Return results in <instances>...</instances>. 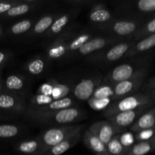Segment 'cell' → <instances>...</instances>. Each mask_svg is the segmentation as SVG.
<instances>
[{
    "label": "cell",
    "instance_id": "cell-1",
    "mask_svg": "<svg viewBox=\"0 0 155 155\" xmlns=\"http://www.w3.org/2000/svg\"><path fill=\"white\" fill-rule=\"evenodd\" d=\"M148 68H150L149 56L133 58V60L120 64L109 71L103 77L102 83L114 86L120 82L133 78Z\"/></svg>",
    "mask_w": 155,
    "mask_h": 155
},
{
    "label": "cell",
    "instance_id": "cell-2",
    "mask_svg": "<svg viewBox=\"0 0 155 155\" xmlns=\"http://www.w3.org/2000/svg\"><path fill=\"white\" fill-rule=\"evenodd\" d=\"M24 115L29 120L44 124H71L80 120L85 117V114L83 110L74 107L46 113H38L27 109Z\"/></svg>",
    "mask_w": 155,
    "mask_h": 155
},
{
    "label": "cell",
    "instance_id": "cell-3",
    "mask_svg": "<svg viewBox=\"0 0 155 155\" xmlns=\"http://www.w3.org/2000/svg\"><path fill=\"white\" fill-rule=\"evenodd\" d=\"M143 18L136 17L114 18L107 25L97 30L104 32L108 36L124 39H133L134 34L143 24Z\"/></svg>",
    "mask_w": 155,
    "mask_h": 155
},
{
    "label": "cell",
    "instance_id": "cell-4",
    "mask_svg": "<svg viewBox=\"0 0 155 155\" xmlns=\"http://www.w3.org/2000/svg\"><path fill=\"white\" fill-rule=\"evenodd\" d=\"M84 127V125H68L52 127L44 130L36 137L40 144L39 155L44 154L69 136L83 131Z\"/></svg>",
    "mask_w": 155,
    "mask_h": 155
},
{
    "label": "cell",
    "instance_id": "cell-5",
    "mask_svg": "<svg viewBox=\"0 0 155 155\" xmlns=\"http://www.w3.org/2000/svg\"><path fill=\"white\" fill-rule=\"evenodd\" d=\"M134 39H125L114 44L101 51L88 56L86 60L94 64L105 66L122 59L135 44Z\"/></svg>",
    "mask_w": 155,
    "mask_h": 155
},
{
    "label": "cell",
    "instance_id": "cell-6",
    "mask_svg": "<svg viewBox=\"0 0 155 155\" xmlns=\"http://www.w3.org/2000/svg\"><path fill=\"white\" fill-rule=\"evenodd\" d=\"M155 104V100L151 98L147 92H137L136 94L125 97L124 98L114 101L104 110L106 117L113 116L121 112L136 110L144 106Z\"/></svg>",
    "mask_w": 155,
    "mask_h": 155
},
{
    "label": "cell",
    "instance_id": "cell-7",
    "mask_svg": "<svg viewBox=\"0 0 155 155\" xmlns=\"http://www.w3.org/2000/svg\"><path fill=\"white\" fill-rule=\"evenodd\" d=\"M150 68L143 70L141 73L133 77V78L124 81L120 82L114 85V98L113 101L130 96L133 94L137 93L138 91L142 89L146 82L147 77L149 74Z\"/></svg>",
    "mask_w": 155,
    "mask_h": 155
},
{
    "label": "cell",
    "instance_id": "cell-8",
    "mask_svg": "<svg viewBox=\"0 0 155 155\" xmlns=\"http://www.w3.org/2000/svg\"><path fill=\"white\" fill-rule=\"evenodd\" d=\"M123 40H125V39L110 36L92 37L86 43L83 44L71 57L79 58L83 57V56H89Z\"/></svg>",
    "mask_w": 155,
    "mask_h": 155
},
{
    "label": "cell",
    "instance_id": "cell-9",
    "mask_svg": "<svg viewBox=\"0 0 155 155\" xmlns=\"http://www.w3.org/2000/svg\"><path fill=\"white\" fill-rule=\"evenodd\" d=\"M78 32L66 30L54 38L53 42L46 48V56L48 59L58 60L67 58L68 48L71 41L78 34Z\"/></svg>",
    "mask_w": 155,
    "mask_h": 155
},
{
    "label": "cell",
    "instance_id": "cell-10",
    "mask_svg": "<svg viewBox=\"0 0 155 155\" xmlns=\"http://www.w3.org/2000/svg\"><path fill=\"white\" fill-rule=\"evenodd\" d=\"M153 106L154 104H150V105L139 107L136 110L116 114L113 116L107 117V120L114 126L117 129H118L121 133H124L127 129L130 128L136 123L141 115L151 109Z\"/></svg>",
    "mask_w": 155,
    "mask_h": 155
},
{
    "label": "cell",
    "instance_id": "cell-11",
    "mask_svg": "<svg viewBox=\"0 0 155 155\" xmlns=\"http://www.w3.org/2000/svg\"><path fill=\"white\" fill-rule=\"evenodd\" d=\"M102 80L103 77L101 74L82 79L73 89L74 97L80 101H88L95 89L101 84Z\"/></svg>",
    "mask_w": 155,
    "mask_h": 155
},
{
    "label": "cell",
    "instance_id": "cell-12",
    "mask_svg": "<svg viewBox=\"0 0 155 155\" xmlns=\"http://www.w3.org/2000/svg\"><path fill=\"white\" fill-rule=\"evenodd\" d=\"M27 104L21 97L12 93H0V112L2 114H24Z\"/></svg>",
    "mask_w": 155,
    "mask_h": 155
},
{
    "label": "cell",
    "instance_id": "cell-13",
    "mask_svg": "<svg viewBox=\"0 0 155 155\" xmlns=\"http://www.w3.org/2000/svg\"><path fill=\"white\" fill-rule=\"evenodd\" d=\"M80 8H71L64 13H60L48 31L44 34L45 38H56L66 31V28L71 21L77 17Z\"/></svg>",
    "mask_w": 155,
    "mask_h": 155
},
{
    "label": "cell",
    "instance_id": "cell-14",
    "mask_svg": "<svg viewBox=\"0 0 155 155\" xmlns=\"http://www.w3.org/2000/svg\"><path fill=\"white\" fill-rule=\"evenodd\" d=\"M89 21L98 29L103 26L107 25L114 19V15L107 9V6L104 3H95L93 5L89 13Z\"/></svg>",
    "mask_w": 155,
    "mask_h": 155
},
{
    "label": "cell",
    "instance_id": "cell-15",
    "mask_svg": "<svg viewBox=\"0 0 155 155\" xmlns=\"http://www.w3.org/2000/svg\"><path fill=\"white\" fill-rule=\"evenodd\" d=\"M88 130L98 138L104 145H107L115 136L120 134L118 129L112 125L109 121H97L90 126Z\"/></svg>",
    "mask_w": 155,
    "mask_h": 155
},
{
    "label": "cell",
    "instance_id": "cell-16",
    "mask_svg": "<svg viewBox=\"0 0 155 155\" xmlns=\"http://www.w3.org/2000/svg\"><path fill=\"white\" fill-rule=\"evenodd\" d=\"M71 86L66 83H60L55 80H50L39 86L37 94L48 95L54 101L66 98L71 92Z\"/></svg>",
    "mask_w": 155,
    "mask_h": 155
},
{
    "label": "cell",
    "instance_id": "cell-17",
    "mask_svg": "<svg viewBox=\"0 0 155 155\" xmlns=\"http://www.w3.org/2000/svg\"><path fill=\"white\" fill-rule=\"evenodd\" d=\"M43 2L40 0H20V2L12 7L6 13L0 16L2 19H8L22 16L42 7Z\"/></svg>",
    "mask_w": 155,
    "mask_h": 155
},
{
    "label": "cell",
    "instance_id": "cell-18",
    "mask_svg": "<svg viewBox=\"0 0 155 155\" xmlns=\"http://www.w3.org/2000/svg\"><path fill=\"white\" fill-rule=\"evenodd\" d=\"M154 48H155V33L149 35L135 42L134 45L129 49L122 59L127 60L138 57L140 54L150 51Z\"/></svg>",
    "mask_w": 155,
    "mask_h": 155
},
{
    "label": "cell",
    "instance_id": "cell-19",
    "mask_svg": "<svg viewBox=\"0 0 155 155\" xmlns=\"http://www.w3.org/2000/svg\"><path fill=\"white\" fill-rule=\"evenodd\" d=\"M59 15L60 13H51L41 17L39 20L36 21L33 27L30 30L27 34V37L35 38L40 35L45 34Z\"/></svg>",
    "mask_w": 155,
    "mask_h": 155
},
{
    "label": "cell",
    "instance_id": "cell-20",
    "mask_svg": "<svg viewBox=\"0 0 155 155\" xmlns=\"http://www.w3.org/2000/svg\"><path fill=\"white\" fill-rule=\"evenodd\" d=\"M82 136H83V131L72 135L41 155H61L79 143Z\"/></svg>",
    "mask_w": 155,
    "mask_h": 155
},
{
    "label": "cell",
    "instance_id": "cell-21",
    "mask_svg": "<svg viewBox=\"0 0 155 155\" xmlns=\"http://www.w3.org/2000/svg\"><path fill=\"white\" fill-rule=\"evenodd\" d=\"M152 128H155V105L141 115L130 130L133 133H136L141 130Z\"/></svg>",
    "mask_w": 155,
    "mask_h": 155
},
{
    "label": "cell",
    "instance_id": "cell-22",
    "mask_svg": "<svg viewBox=\"0 0 155 155\" xmlns=\"http://www.w3.org/2000/svg\"><path fill=\"white\" fill-rule=\"evenodd\" d=\"M130 4H131V5L124 3V5H121L120 6H118V8L122 11H130L133 9L136 13L141 15L155 13V0H139L133 3L130 2Z\"/></svg>",
    "mask_w": 155,
    "mask_h": 155
},
{
    "label": "cell",
    "instance_id": "cell-23",
    "mask_svg": "<svg viewBox=\"0 0 155 155\" xmlns=\"http://www.w3.org/2000/svg\"><path fill=\"white\" fill-rule=\"evenodd\" d=\"M74 105V101L72 98L66 97V98H61V99L56 100L52 101L46 105L42 106L39 107H28L27 110H32V111L38 112V113H46V112L55 111V110H61V109L68 108V107H73Z\"/></svg>",
    "mask_w": 155,
    "mask_h": 155
},
{
    "label": "cell",
    "instance_id": "cell-24",
    "mask_svg": "<svg viewBox=\"0 0 155 155\" xmlns=\"http://www.w3.org/2000/svg\"><path fill=\"white\" fill-rule=\"evenodd\" d=\"M83 140L85 145L95 154H106L107 152L106 145L98 139L97 136L92 134L89 130H86L83 133Z\"/></svg>",
    "mask_w": 155,
    "mask_h": 155
},
{
    "label": "cell",
    "instance_id": "cell-25",
    "mask_svg": "<svg viewBox=\"0 0 155 155\" xmlns=\"http://www.w3.org/2000/svg\"><path fill=\"white\" fill-rule=\"evenodd\" d=\"M15 150L20 154L24 155H39L40 144L37 138L21 141L16 144Z\"/></svg>",
    "mask_w": 155,
    "mask_h": 155
},
{
    "label": "cell",
    "instance_id": "cell-26",
    "mask_svg": "<svg viewBox=\"0 0 155 155\" xmlns=\"http://www.w3.org/2000/svg\"><path fill=\"white\" fill-rule=\"evenodd\" d=\"M27 81L24 77L18 74H11L6 78L5 86L8 92L17 95V93L22 92L27 86Z\"/></svg>",
    "mask_w": 155,
    "mask_h": 155
},
{
    "label": "cell",
    "instance_id": "cell-27",
    "mask_svg": "<svg viewBox=\"0 0 155 155\" xmlns=\"http://www.w3.org/2000/svg\"><path fill=\"white\" fill-rule=\"evenodd\" d=\"M155 151V138L135 143L129 149L127 155H146Z\"/></svg>",
    "mask_w": 155,
    "mask_h": 155
},
{
    "label": "cell",
    "instance_id": "cell-28",
    "mask_svg": "<svg viewBox=\"0 0 155 155\" xmlns=\"http://www.w3.org/2000/svg\"><path fill=\"white\" fill-rule=\"evenodd\" d=\"M36 21V18L21 20L11 26L8 30V33L12 36H19V35L30 32Z\"/></svg>",
    "mask_w": 155,
    "mask_h": 155
},
{
    "label": "cell",
    "instance_id": "cell-29",
    "mask_svg": "<svg viewBox=\"0 0 155 155\" xmlns=\"http://www.w3.org/2000/svg\"><path fill=\"white\" fill-rule=\"evenodd\" d=\"M46 61L42 57H35L29 61L25 65L26 71L28 74L33 76H37L42 74L46 68Z\"/></svg>",
    "mask_w": 155,
    "mask_h": 155
},
{
    "label": "cell",
    "instance_id": "cell-30",
    "mask_svg": "<svg viewBox=\"0 0 155 155\" xmlns=\"http://www.w3.org/2000/svg\"><path fill=\"white\" fill-rule=\"evenodd\" d=\"M154 33H155V15L151 19H149L148 21L143 23L140 28L134 34L133 39L135 42H137Z\"/></svg>",
    "mask_w": 155,
    "mask_h": 155
},
{
    "label": "cell",
    "instance_id": "cell-31",
    "mask_svg": "<svg viewBox=\"0 0 155 155\" xmlns=\"http://www.w3.org/2000/svg\"><path fill=\"white\" fill-rule=\"evenodd\" d=\"M108 154L110 155H127L129 149L123 146L120 141V134L115 136L106 145Z\"/></svg>",
    "mask_w": 155,
    "mask_h": 155
},
{
    "label": "cell",
    "instance_id": "cell-32",
    "mask_svg": "<svg viewBox=\"0 0 155 155\" xmlns=\"http://www.w3.org/2000/svg\"><path fill=\"white\" fill-rule=\"evenodd\" d=\"M91 98L103 99V98H110L113 101L114 89L113 86L101 83V84L95 89L93 95Z\"/></svg>",
    "mask_w": 155,
    "mask_h": 155
},
{
    "label": "cell",
    "instance_id": "cell-33",
    "mask_svg": "<svg viewBox=\"0 0 155 155\" xmlns=\"http://www.w3.org/2000/svg\"><path fill=\"white\" fill-rule=\"evenodd\" d=\"M20 134L19 127L14 124H0V139H12Z\"/></svg>",
    "mask_w": 155,
    "mask_h": 155
},
{
    "label": "cell",
    "instance_id": "cell-34",
    "mask_svg": "<svg viewBox=\"0 0 155 155\" xmlns=\"http://www.w3.org/2000/svg\"><path fill=\"white\" fill-rule=\"evenodd\" d=\"M111 99L110 98H103V99H98V98H90L88 100V104L93 110H104L107 108L109 105L111 104Z\"/></svg>",
    "mask_w": 155,
    "mask_h": 155
},
{
    "label": "cell",
    "instance_id": "cell-35",
    "mask_svg": "<svg viewBox=\"0 0 155 155\" xmlns=\"http://www.w3.org/2000/svg\"><path fill=\"white\" fill-rule=\"evenodd\" d=\"M155 136V128L141 130L134 133L135 139L137 142H144L153 139Z\"/></svg>",
    "mask_w": 155,
    "mask_h": 155
},
{
    "label": "cell",
    "instance_id": "cell-36",
    "mask_svg": "<svg viewBox=\"0 0 155 155\" xmlns=\"http://www.w3.org/2000/svg\"><path fill=\"white\" fill-rule=\"evenodd\" d=\"M135 136L134 133L132 132H124L120 134V141L123 146L130 149L135 144Z\"/></svg>",
    "mask_w": 155,
    "mask_h": 155
},
{
    "label": "cell",
    "instance_id": "cell-37",
    "mask_svg": "<svg viewBox=\"0 0 155 155\" xmlns=\"http://www.w3.org/2000/svg\"><path fill=\"white\" fill-rule=\"evenodd\" d=\"M64 2L73 8H81L83 7L93 5L97 2L94 0H65Z\"/></svg>",
    "mask_w": 155,
    "mask_h": 155
},
{
    "label": "cell",
    "instance_id": "cell-38",
    "mask_svg": "<svg viewBox=\"0 0 155 155\" xmlns=\"http://www.w3.org/2000/svg\"><path fill=\"white\" fill-rule=\"evenodd\" d=\"M20 2V0H7V1H0V16L10 10L12 7L16 5Z\"/></svg>",
    "mask_w": 155,
    "mask_h": 155
},
{
    "label": "cell",
    "instance_id": "cell-39",
    "mask_svg": "<svg viewBox=\"0 0 155 155\" xmlns=\"http://www.w3.org/2000/svg\"><path fill=\"white\" fill-rule=\"evenodd\" d=\"M153 89H155V76L151 77L148 81L145 82L144 86H142V90L143 91V92H145Z\"/></svg>",
    "mask_w": 155,
    "mask_h": 155
},
{
    "label": "cell",
    "instance_id": "cell-40",
    "mask_svg": "<svg viewBox=\"0 0 155 155\" xmlns=\"http://www.w3.org/2000/svg\"><path fill=\"white\" fill-rule=\"evenodd\" d=\"M10 58V53L6 51H0V67L2 68L7 63Z\"/></svg>",
    "mask_w": 155,
    "mask_h": 155
},
{
    "label": "cell",
    "instance_id": "cell-41",
    "mask_svg": "<svg viewBox=\"0 0 155 155\" xmlns=\"http://www.w3.org/2000/svg\"><path fill=\"white\" fill-rule=\"evenodd\" d=\"M147 92V93H148V95L151 96V98H153V99L155 100V89H151V90L148 91V92Z\"/></svg>",
    "mask_w": 155,
    "mask_h": 155
},
{
    "label": "cell",
    "instance_id": "cell-42",
    "mask_svg": "<svg viewBox=\"0 0 155 155\" xmlns=\"http://www.w3.org/2000/svg\"><path fill=\"white\" fill-rule=\"evenodd\" d=\"M3 35H4V30H3V28L2 27V25L0 24V38L2 37Z\"/></svg>",
    "mask_w": 155,
    "mask_h": 155
},
{
    "label": "cell",
    "instance_id": "cell-43",
    "mask_svg": "<svg viewBox=\"0 0 155 155\" xmlns=\"http://www.w3.org/2000/svg\"><path fill=\"white\" fill-rule=\"evenodd\" d=\"M2 92V82H1V80H0V93H1Z\"/></svg>",
    "mask_w": 155,
    "mask_h": 155
},
{
    "label": "cell",
    "instance_id": "cell-44",
    "mask_svg": "<svg viewBox=\"0 0 155 155\" xmlns=\"http://www.w3.org/2000/svg\"><path fill=\"white\" fill-rule=\"evenodd\" d=\"M95 155H110L108 153H106V154H95Z\"/></svg>",
    "mask_w": 155,
    "mask_h": 155
},
{
    "label": "cell",
    "instance_id": "cell-45",
    "mask_svg": "<svg viewBox=\"0 0 155 155\" xmlns=\"http://www.w3.org/2000/svg\"><path fill=\"white\" fill-rule=\"evenodd\" d=\"M1 69H2V67H0V72H1Z\"/></svg>",
    "mask_w": 155,
    "mask_h": 155
},
{
    "label": "cell",
    "instance_id": "cell-46",
    "mask_svg": "<svg viewBox=\"0 0 155 155\" xmlns=\"http://www.w3.org/2000/svg\"><path fill=\"white\" fill-rule=\"evenodd\" d=\"M154 138H155V136H154Z\"/></svg>",
    "mask_w": 155,
    "mask_h": 155
}]
</instances>
